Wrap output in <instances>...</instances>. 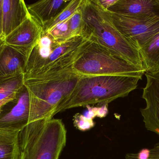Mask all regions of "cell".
<instances>
[{"label":"cell","instance_id":"cell-10","mask_svg":"<svg viewBox=\"0 0 159 159\" xmlns=\"http://www.w3.org/2000/svg\"><path fill=\"white\" fill-rule=\"evenodd\" d=\"M43 31L42 27L30 16L5 38L4 42L20 52L27 60Z\"/></svg>","mask_w":159,"mask_h":159},{"label":"cell","instance_id":"cell-13","mask_svg":"<svg viewBox=\"0 0 159 159\" xmlns=\"http://www.w3.org/2000/svg\"><path fill=\"white\" fill-rule=\"evenodd\" d=\"M27 58L16 49L6 44L0 45V77L24 74Z\"/></svg>","mask_w":159,"mask_h":159},{"label":"cell","instance_id":"cell-3","mask_svg":"<svg viewBox=\"0 0 159 159\" xmlns=\"http://www.w3.org/2000/svg\"><path fill=\"white\" fill-rule=\"evenodd\" d=\"M81 9L86 36L144 69L139 50L115 27L98 0H83Z\"/></svg>","mask_w":159,"mask_h":159},{"label":"cell","instance_id":"cell-5","mask_svg":"<svg viewBox=\"0 0 159 159\" xmlns=\"http://www.w3.org/2000/svg\"><path fill=\"white\" fill-rule=\"evenodd\" d=\"M66 141L67 130L61 119L31 122L20 133L19 159H59Z\"/></svg>","mask_w":159,"mask_h":159},{"label":"cell","instance_id":"cell-15","mask_svg":"<svg viewBox=\"0 0 159 159\" xmlns=\"http://www.w3.org/2000/svg\"><path fill=\"white\" fill-rule=\"evenodd\" d=\"M20 131L0 128V159H19Z\"/></svg>","mask_w":159,"mask_h":159},{"label":"cell","instance_id":"cell-12","mask_svg":"<svg viewBox=\"0 0 159 159\" xmlns=\"http://www.w3.org/2000/svg\"><path fill=\"white\" fill-rule=\"evenodd\" d=\"M107 10L136 18L159 17V0H117Z\"/></svg>","mask_w":159,"mask_h":159},{"label":"cell","instance_id":"cell-4","mask_svg":"<svg viewBox=\"0 0 159 159\" xmlns=\"http://www.w3.org/2000/svg\"><path fill=\"white\" fill-rule=\"evenodd\" d=\"M80 77L72 70L44 78L24 79L30 102L29 124L53 118L56 109L70 95Z\"/></svg>","mask_w":159,"mask_h":159},{"label":"cell","instance_id":"cell-17","mask_svg":"<svg viewBox=\"0 0 159 159\" xmlns=\"http://www.w3.org/2000/svg\"><path fill=\"white\" fill-rule=\"evenodd\" d=\"M24 74L0 77V104L4 105L16 98L24 86Z\"/></svg>","mask_w":159,"mask_h":159},{"label":"cell","instance_id":"cell-20","mask_svg":"<svg viewBox=\"0 0 159 159\" xmlns=\"http://www.w3.org/2000/svg\"><path fill=\"white\" fill-rule=\"evenodd\" d=\"M126 159H159V142L152 148H144L138 153L127 154Z\"/></svg>","mask_w":159,"mask_h":159},{"label":"cell","instance_id":"cell-2","mask_svg":"<svg viewBox=\"0 0 159 159\" xmlns=\"http://www.w3.org/2000/svg\"><path fill=\"white\" fill-rule=\"evenodd\" d=\"M142 78L128 76H80L73 91L55 111L54 115L67 109L92 105H108L128 96Z\"/></svg>","mask_w":159,"mask_h":159},{"label":"cell","instance_id":"cell-23","mask_svg":"<svg viewBox=\"0 0 159 159\" xmlns=\"http://www.w3.org/2000/svg\"><path fill=\"white\" fill-rule=\"evenodd\" d=\"M3 43V42H2V41H1V40H0V45L1 44H2V43Z\"/></svg>","mask_w":159,"mask_h":159},{"label":"cell","instance_id":"cell-9","mask_svg":"<svg viewBox=\"0 0 159 159\" xmlns=\"http://www.w3.org/2000/svg\"><path fill=\"white\" fill-rule=\"evenodd\" d=\"M147 78L142 98L146 106L140 109L145 127L159 136V72L145 73Z\"/></svg>","mask_w":159,"mask_h":159},{"label":"cell","instance_id":"cell-6","mask_svg":"<svg viewBox=\"0 0 159 159\" xmlns=\"http://www.w3.org/2000/svg\"><path fill=\"white\" fill-rule=\"evenodd\" d=\"M80 76H128L142 78L145 69L137 67L111 49L92 41L73 66Z\"/></svg>","mask_w":159,"mask_h":159},{"label":"cell","instance_id":"cell-8","mask_svg":"<svg viewBox=\"0 0 159 159\" xmlns=\"http://www.w3.org/2000/svg\"><path fill=\"white\" fill-rule=\"evenodd\" d=\"M30 110V94L24 84L16 98L2 107L0 128L20 131L29 124Z\"/></svg>","mask_w":159,"mask_h":159},{"label":"cell","instance_id":"cell-11","mask_svg":"<svg viewBox=\"0 0 159 159\" xmlns=\"http://www.w3.org/2000/svg\"><path fill=\"white\" fill-rule=\"evenodd\" d=\"M30 15L23 0H0V40L17 28Z\"/></svg>","mask_w":159,"mask_h":159},{"label":"cell","instance_id":"cell-22","mask_svg":"<svg viewBox=\"0 0 159 159\" xmlns=\"http://www.w3.org/2000/svg\"><path fill=\"white\" fill-rule=\"evenodd\" d=\"M117 1V0H98V2L104 9L107 10L114 5Z\"/></svg>","mask_w":159,"mask_h":159},{"label":"cell","instance_id":"cell-7","mask_svg":"<svg viewBox=\"0 0 159 159\" xmlns=\"http://www.w3.org/2000/svg\"><path fill=\"white\" fill-rule=\"evenodd\" d=\"M105 10L115 27L139 50L159 33V17L136 18Z\"/></svg>","mask_w":159,"mask_h":159},{"label":"cell","instance_id":"cell-19","mask_svg":"<svg viewBox=\"0 0 159 159\" xmlns=\"http://www.w3.org/2000/svg\"><path fill=\"white\" fill-rule=\"evenodd\" d=\"M70 18L58 23L49 30L43 32L49 34L50 36L58 42L61 43L65 42L72 38L70 34Z\"/></svg>","mask_w":159,"mask_h":159},{"label":"cell","instance_id":"cell-18","mask_svg":"<svg viewBox=\"0 0 159 159\" xmlns=\"http://www.w3.org/2000/svg\"><path fill=\"white\" fill-rule=\"evenodd\" d=\"M83 0H71L67 6L43 28V31H48L54 26L70 18L81 6Z\"/></svg>","mask_w":159,"mask_h":159},{"label":"cell","instance_id":"cell-1","mask_svg":"<svg viewBox=\"0 0 159 159\" xmlns=\"http://www.w3.org/2000/svg\"><path fill=\"white\" fill-rule=\"evenodd\" d=\"M91 41L90 37L79 35L61 43L43 31L27 58L24 79H39L73 70Z\"/></svg>","mask_w":159,"mask_h":159},{"label":"cell","instance_id":"cell-21","mask_svg":"<svg viewBox=\"0 0 159 159\" xmlns=\"http://www.w3.org/2000/svg\"><path fill=\"white\" fill-rule=\"evenodd\" d=\"M74 124L77 129L82 131L89 130L94 126L93 120H89L84 115L79 114H76L75 116Z\"/></svg>","mask_w":159,"mask_h":159},{"label":"cell","instance_id":"cell-14","mask_svg":"<svg viewBox=\"0 0 159 159\" xmlns=\"http://www.w3.org/2000/svg\"><path fill=\"white\" fill-rule=\"evenodd\" d=\"M70 0H42L27 6L30 16L42 27L60 13Z\"/></svg>","mask_w":159,"mask_h":159},{"label":"cell","instance_id":"cell-16","mask_svg":"<svg viewBox=\"0 0 159 159\" xmlns=\"http://www.w3.org/2000/svg\"><path fill=\"white\" fill-rule=\"evenodd\" d=\"M145 73L159 72V33L139 50Z\"/></svg>","mask_w":159,"mask_h":159}]
</instances>
